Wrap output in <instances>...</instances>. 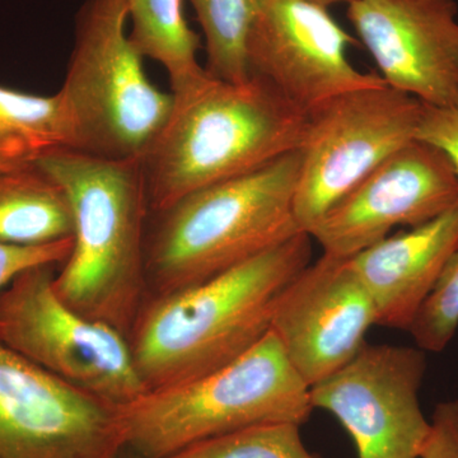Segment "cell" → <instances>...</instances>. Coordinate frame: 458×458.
I'll list each match as a JSON object with an SVG mask.
<instances>
[{
  "mask_svg": "<svg viewBox=\"0 0 458 458\" xmlns=\"http://www.w3.org/2000/svg\"><path fill=\"white\" fill-rule=\"evenodd\" d=\"M57 269L23 271L0 293V343L80 390L131 405L147 388L128 337L69 307L54 288Z\"/></svg>",
  "mask_w": 458,
  "mask_h": 458,
  "instance_id": "52a82bcc",
  "label": "cell"
},
{
  "mask_svg": "<svg viewBox=\"0 0 458 458\" xmlns=\"http://www.w3.org/2000/svg\"><path fill=\"white\" fill-rule=\"evenodd\" d=\"M426 352L414 346L366 345L351 361L310 387L313 409L345 428L358 458H419L430 433L419 391Z\"/></svg>",
  "mask_w": 458,
  "mask_h": 458,
  "instance_id": "30bf717a",
  "label": "cell"
},
{
  "mask_svg": "<svg viewBox=\"0 0 458 458\" xmlns=\"http://www.w3.org/2000/svg\"><path fill=\"white\" fill-rule=\"evenodd\" d=\"M73 237L64 189L40 164L0 170V242L38 246Z\"/></svg>",
  "mask_w": 458,
  "mask_h": 458,
  "instance_id": "2e32d148",
  "label": "cell"
},
{
  "mask_svg": "<svg viewBox=\"0 0 458 458\" xmlns=\"http://www.w3.org/2000/svg\"><path fill=\"white\" fill-rule=\"evenodd\" d=\"M457 203L458 176L448 159L414 140L370 172L309 234L324 254L351 258L397 225L418 227Z\"/></svg>",
  "mask_w": 458,
  "mask_h": 458,
  "instance_id": "7c38bea8",
  "label": "cell"
},
{
  "mask_svg": "<svg viewBox=\"0 0 458 458\" xmlns=\"http://www.w3.org/2000/svg\"><path fill=\"white\" fill-rule=\"evenodd\" d=\"M454 0H352L348 18L391 89L432 106L458 99Z\"/></svg>",
  "mask_w": 458,
  "mask_h": 458,
  "instance_id": "5bb4252c",
  "label": "cell"
},
{
  "mask_svg": "<svg viewBox=\"0 0 458 458\" xmlns=\"http://www.w3.org/2000/svg\"><path fill=\"white\" fill-rule=\"evenodd\" d=\"M300 427L288 421L256 424L194 443L167 458H318L304 445Z\"/></svg>",
  "mask_w": 458,
  "mask_h": 458,
  "instance_id": "ffe728a7",
  "label": "cell"
},
{
  "mask_svg": "<svg viewBox=\"0 0 458 458\" xmlns=\"http://www.w3.org/2000/svg\"><path fill=\"white\" fill-rule=\"evenodd\" d=\"M123 0H87L59 89L72 131L71 149L105 159H140L167 120L174 95L150 82L126 32Z\"/></svg>",
  "mask_w": 458,
  "mask_h": 458,
  "instance_id": "8992f818",
  "label": "cell"
},
{
  "mask_svg": "<svg viewBox=\"0 0 458 458\" xmlns=\"http://www.w3.org/2000/svg\"><path fill=\"white\" fill-rule=\"evenodd\" d=\"M373 325L375 304L348 258L324 254L286 286L270 330L311 387L360 352Z\"/></svg>",
  "mask_w": 458,
  "mask_h": 458,
  "instance_id": "4fadbf2b",
  "label": "cell"
},
{
  "mask_svg": "<svg viewBox=\"0 0 458 458\" xmlns=\"http://www.w3.org/2000/svg\"><path fill=\"white\" fill-rule=\"evenodd\" d=\"M114 458H144V457L140 456V454H138V452L131 450V448L128 447V445H125V447H123V450L119 452V454H117V456Z\"/></svg>",
  "mask_w": 458,
  "mask_h": 458,
  "instance_id": "d4e9b609",
  "label": "cell"
},
{
  "mask_svg": "<svg viewBox=\"0 0 458 458\" xmlns=\"http://www.w3.org/2000/svg\"><path fill=\"white\" fill-rule=\"evenodd\" d=\"M310 387L269 331L251 351L194 381L144 394L123 408L126 445L144 458H167L194 443L262 423L302 426Z\"/></svg>",
  "mask_w": 458,
  "mask_h": 458,
  "instance_id": "5b68a950",
  "label": "cell"
},
{
  "mask_svg": "<svg viewBox=\"0 0 458 458\" xmlns=\"http://www.w3.org/2000/svg\"><path fill=\"white\" fill-rule=\"evenodd\" d=\"M132 30L131 41L144 57L161 64L170 78L171 92L204 74L199 64L200 38L183 13V0H123Z\"/></svg>",
  "mask_w": 458,
  "mask_h": 458,
  "instance_id": "ac0fdd59",
  "label": "cell"
},
{
  "mask_svg": "<svg viewBox=\"0 0 458 458\" xmlns=\"http://www.w3.org/2000/svg\"><path fill=\"white\" fill-rule=\"evenodd\" d=\"M40 165L63 186L73 214L71 255L54 276L57 295L129 339L148 295L150 208L140 159L60 149Z\"/></svg>",
  "mask_w": 458,
  "mask_h": 458,
  "instance_id": "3957f363",
  "label": "cell"
},
{
  "mask_svg": "<svg viewBox=\"0 0 458 458\" xmlns=\"http://www.w3.org/2000/svg\"><path fill=\"white\" fill-rule=\"evenodd\" d=\"M73 246V237L38 246L0 242V293L23 271L44 265L64 264Z\"/></svg>",
  "mask_w": 458,
  "mask_h": 458,
  "instance_id": "7402d4cb",
  "label": "cell"
},
{
  "mask_svg": "<svg viewBox=\"0 0 458 458\" xmlns=\"http://www.w3.org/2000/svg\"><path fill=\"white\" fill-rule=\"evenodd\" d=\"M415 140L441 150L458 176V99L443 106L423 104Z\"/></svg>",
  "mask_w": 458,
  "mask_h": 458,
  "instance_id": "603a6c76",
  "label": "cell"
},
{
  "mask_svg": "<svg viewBox=\"0 0 458 458\" xmlns=\"http://www.w3.org/2000/svg\"><path fill=\"white\" fill-rule=\"evenodd\" d=\"M301 164L297 149L150 212L147 300L200 284L302 232L293 209Z\"/></svg>",
  "mask_w": 458,
  "mask_h": 458,
  "instance_id": "277c9868",
  "label": "cell"
},
{
  "mask_svg": "<svg viewBox=\"0 0 458 458\" xmlns=\"http://www.w3.org/2000/svg\"><path fill=\"white\" fill-rule=\"evenodd\" d=\"M458 328V249L448 259L432 293L409 328L418 348L439 352L447 348Z\"/></svg>",
  "mask_w": 458,
  "mask_h": 458,
  "instance_id": "44dd1931",
  "label": "cell"
},
{
  "mask_svg": "<svg viewBox=\"0 0 458 458\" xmlns=\"http://www.w3.org/2000/svg\"><path fill=\"white\" fill-rule=\"evenodd\" d=\"M457 249L458 203L348 258L375 304L377 325L409 330Z\"/></svg>",
  "mask_w": 458,
  "mask_h": 458,
  "instance_id": "9a60e30c",
  "label": "cell"
},
{
  "mask_svg": "<svg viewBox=\"0 0 458 458\" xmlns=\"http://www.w3.org/2000/svg\"><path fill=\"white\" fill-rule=\"evenodd\" d=\"M171 93V113L140 159L150 212L302 146L309 114L260 77L232 83L205 71Z\"/></svg>",
  "mask_w": 458,
  "mask_h": 458,
  "instance_id": "7a4b0ae2",
  "label": "cell"
},
{
  "mask_svg": "<svg viewBox=\"0 0 458 458\" xmlns=\"http://www.w3.org/2000/svg\"><path fill=\"white\" fill-rule=\"evenodd\" d=\"M419 458H458V399L437 405Z\"/></svg>",
  "mask_w": 458,
  "mask_h": 458,
  "instance_id": "cb8c5ba5",
  "label": "cell"
},
{
  "mask_svg": "<svg viewBox=\"0 0 458 458\" xmlns=\"http://www.w3.org/2000/svg\"><path fill=\"white\" fill-rule=\"evenodd\" d=\"M247 54L250 71L276 87L292 105L311 114L331 99L386 84L352 64L357 41L311 0H255Z\"/></svg>",
  "mask_w": 458,
  "mask_h": 458,
  "instance_id": "8fae6325",
  "label": "cell"
},
{
  "mask_svg": "<svg viewBox=\"0 0 458 458\" xmlns=\"http://www.w3.org/2000/svg\"><path fill=\"white\" fill-rule=\"evenodd\" d=\"M311 242L300 232L200 284L147 300L129 335L147 393L216 372L260 343L286 286L311 264Z\"/></svg>",
  "mask_w": 458,
  "mask_h": 458,
  "instance_id": "6da1fadb",
  "label": "cell"
},
{
  "mask_svg": "<svg viewBox=\"0 0 458 458\" xmlns=\"http://www.w3.org/2000/svg\"><path fill=\"white\" fill-rule=\"evenodd\" d=\"M421 113L423 102L382 84L309 114L294 195L298 228L310 233L370 172L414 141Z\"/></svg>",
  "mask_w": 458,
  "mask_h": 458,
  "instance_id": "ba28073f",
  "label": "cell"
},
{
  "mask_svg": "<svg viewBox=\"0 0 458 458\" xmlns=\"http://www.w3.org/2000/svg\"><path fill=\"white\" fill-rule=\"evenodd\" d=\"M313 3H318V4L322 5V7H331V5L334 4H339V3H346V4H349V3H352V0H311Z\"/></svg>",
  "mask_w": 458,
  "mask_h": 458,
  "instance_id": "484cf974",
  "label": "cell"
},
{
  "mask_svg": "<svg viewBox=\"0 0 458 458\" xmlns=\"http://www.w3.org/2000/svg\"><path fill=\"white\" fill-rule=\"evenodd\" d=\"M125 445L123 408L0 343V458H114Z\"/></svg>",
  "mask_w": 458,
  "mask_h": 458,
  "instance_id": "9c48e42d",
  "label": "cell"
},
{
  "mask_svg": "<svg viewBox=\"0 0 458 458\" xmlns=\"http://www.w3.org/2000/svg\"><path fill=\"white\" fill-rule=\"evenodd\" d=\"M71 147V123L59 92L38 96L0 86V170L38 165Z\"/></svg>",
  "mask_w": 458,
  "mask_h": 458,
  "instance_id": "e0dca14e",
  "label": "cell"
},
{
  "mask_svg": "<svg viewBox=\"0 0 458 458\" xmlns=\"http://www.w3.org/2000/svg\"><path fill=\"white\" fill-rule=\"evenodd\" d=\"M205 38L207 73L227 82H245L250 71V32L254 23L255 0H189Z\"/></svg>",
  "mask_w": 458,
  "mask_h": 458,
  "instance_id": "d6986e66",
  "label": "cell"
}]
</instances>
